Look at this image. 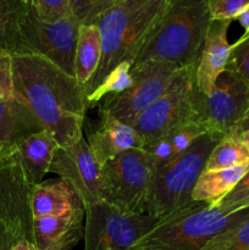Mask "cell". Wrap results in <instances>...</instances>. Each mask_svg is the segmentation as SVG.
Returning <instances> with one entry per match:
<instances>
[{
  "instance_id": "1",
  "label": "cell",
  "mask_w": 249,
  "mask_h": 250,
  "mask_svg": "<svg viewBox=\"0 0 249 250\" xmlns=\"http://www.w3.org/2000/svg\"><path fill=\"white\" fill-rule=\"evenodd\" d=\"M15 95L27 104L38 121L67 148L83 137L88 107L84 87L48 59L32 54L12 55Z\"/></svg>"
},
{
  "instance_id": "2",
  "label": "cell",
  "mask_w": 249,
  "mask_h": 250,
  "mask_svg": "<svg viewBox=\"0 0 249 250\" xmlns=\"http://www.w3.org/2000/svg\"><path fill=\"white\" fill-rule=\"evenodd\" d=\"M170 0H120L99 17L102 59L97 71L84 85L85 94L95 89L119 63L134 65L142 48L160 22Z\"/></svg>"
},
{
  "instance_id": "3",
  "label": "cell",
  "mask_w": 249,
  "mask_h": 250,
  "mask_svg": "<svg viewBox=\"0 0 249 250\" xmlns=\"http://www.w3.org/2000/svg\"><path fill=\"white\" fill-rule=\"evenodd\" d=\"M210 22L208 0H170L134 63L158 59L195 68Z\"/></svg>"
},
{
  "instance_id": "4",
  "label": "cell",
  "mask_w": 249,
  "mask_h": 250,
  "mask_svg": "<svg viewBox=\"0 0 249 250\" xmlns=\"http://www.w3.org/2000/svg\"><path fill=\"white\" fill-rule=\"evenodd\" d=\"M249 219V208L225 214L207 203L160 217L127 250H202L208 241Z\"/></svg>"
},
{
  "instance_id": "5",
  "label": "cell",
  "mask_w": 249,
  "mask_h": 250,
  "mask_svg": "<svg viewBox=\"0 0 249 250\" xmlns=\"http://www.w3.org/2000/svg\"><path fill=\"white\" fill-rule=\"evenodd\" d=\"M221 139L217 134L207 132L187 151L166 165L154 168L149 207L150 216L160 219L194 202L192 193L195 183L205 170L212 149Z\"/></svg>"
},
{
  "instance_id": "6",
  "label": "cell",
  "mask_w": 249,
  "mask_h": 250,
  "mask_svg": "<svg viewBox=\"0 0 249 250\" xmlns=\"http://www.w3.org/2000/svg\"><path fill=\"white\" fill-rule=\"evenodd\" d=\"M154 165L144 149H129L102 166L103 203L128 215H149Z\"/></svg>"
},
{
  "instance_id": "7",
  "label": "cell",
  "mask_w": 249,
  "mask_h": 250,
  "mask_svg": "<svg viewBox=\"0 0 249 250\" xmlns=\"http://www.w3.org/2000/svg\"><path fill=\"white\" fill-rule=\"evenodd\" d=\"M199 105L195 68H182L168 89L132 125L141 137L143 148L178 127L200 120Z\"/></svg>"
},
{
  "instance_id": "8",
  "label": "cell",
  "mask_w": 249,
  "mask_h": 250,
  "mask_svg": "<svg viewBox=\"0 0 249 250\" xmlns=\"http://www.w3.org/2000/svg\"><path fill=\"white\" fill-rule=\"evenodd\" d=\"M181 70L171 61L158 59L134 63L131 68V87L120 94L105 97L99 103V111L132 126L137 117L168 89Z\"/></svg>"
},
{
  "instance_id": "9",
  "label": "cell",
  "mask_w": 249,
  "mask_h": 250,
  "mask_svg": "<svg viewBox=\"0 0 249 250\" xmlns=\"http://www.w3.org/2000/svg\"><path fill=\"white\" fill-rule=\"evenodd\" d=\"M32 189L16 146L0 143V221L33 243Z\"/></svg>"
},
{
  "instance_id": "10",
  "label": "cell",
  "mask_w": 249,
  "mask_h": 250,
  "mask_svg": "<svg viewBox=\"0 0 249 250\" xmlns=\"http://www.w3.org/2000/svg\"><path fill=\"white\" fill-rule=\"evenodd\" d=\"M80 26L73 16L60 21H43L28 4L22 26L23 54L43 56L76 77L75 58Z\"/></svg>"
},
{
  "instance_id": "11",
  "label": "cell",
  "mask_w": 249,
  "mask_h": 250,
  "mask_svg": "<svg viewBox=\"0 0 249 250\" xmlns=\"http://www.w3.org/2000/svg\"><path fill=\"white\" fill-rule=\"evenodd\" d=\"M84 210V250H127L158 221L150 215L124 214L105 203Z\"/></svg>"
},
{
  "instance_id": "12",
  "label": "cell",
  "mask_w": 249,
  "mask_h": 250,
  "mask_svg": "<svg viewBox=\"0 0 249 250\" xmlns=\"http://www.w3.org/2000/svg\"><path fill=\"white\" fill-rule=\"evenodd\" d=\"M199 111L209 132L221 138L234 134L249 112V83L226 70L209 94L200 93Z\"/></svg>"
},
{
  "instance_id": "13",
  "label": "cell",
  "mask_w": 249,
  "mask_h": 250,
  "mask_svg": "<svg viewBox=\"0 0 249 250\" xmlns=\"http://www.w3.org/2000/svg\"><path fill=\"white\" fill-rule=\"evenodd\" d=\"M49 172L56 173L72 186L84 209L103 203L102 167L84 137L67 148L59 146Z\"/></svg>"
},
{
  "instance_id": "14",
  "label": "cell",
  "mask_w": 249,
  "mask_h": 250,
  "mask_svg": "<svg viewBox=\"0 0 249 250\" xmlns=\"http://www.w3.org/2000/svg\"><path fill=\"white\" fill-rule=\"evenodd\" d=\"M231 20H211L195 66V84L203 95L211 92L215 82L226 71L231 54L227 31Z\"/></svg>"
},
{
  "instance_id": "15",
  "label": "cell",
  "mask_w": 249,
  "mask_h": 250,
  "mask_svg": "<svg viewBox=\"0 0 249 250\" xmlns=\"http://www.w3.org/2000/svg\"><path fill=\"white\" fill-rule=\"evenodd\" d=\"M85 210L81 207L55 216L33 220L37 250H70L84 237Z\"/></svg>"
},
{
  "instance_id": "16",
  "label": "cell",
  "mask_w": 249,
  "mask_h": 250,
  "mask_svg": "<svg viewBox=\"0 0 249 250\" xmlns=\"http://www.w3.org/2000/svg\"><path fill=\"white\" fill-rule=\"evenodd\" d=\"M99 124L88 134L87 143L95 161L102 167L105 163L129 149H143L141 137L133 126L99 111Z\"/></svg>"
},
{
  "instance_id": "17",
  "label": "cell",
  "mask_w": 249,
  "mask_h": 250,
  "mask_svg": "<svg viewBox=\"0 0 249 250\" xmlns=\"http://www.w3.org/2000/svg\"><path fill=\"white\" fill-rule=\"evenodd\" d=\"M81 207L83 204L72 186L60 177L42 182L32 189L31 209L33 220L55 216Z\"/></svg>"
},
{
  "instance_id": "18",
  "label": "cell",
  "mask_w": 249,
  "mask_h": 250,
  "mask_svg": "<svg viewBox=\"0 0 249 250\" xmlns=\"http://www.w3.org/2000/svg\"><path fill=\"white\" fill-rule=\"evenodd\" d=\"M43 131V126L22 100L0 98V143L16 146L29 136Z\"/></svg>"
},
{
  "instance_id": "19",
  "label": "cell",
  "mask_w": 249,
  "mask_h": 250,
  "mask_svg": "<svg viewBox=\"0 0 249 250\" xmlns=\"http://www.w3.org/2000/svg\"><path fill=\"white\" fill-rule=\"evenodd\" d=\"M16 148L29 183L33 187L41 185L44 175L50 170L59 144L43 129L20 142Z\"/></svg>"
},
{
  "instance_id": "20",
  "label": "cell",
  "mask_w": 249,
  "mask_h": 250,
  "mask_svg": "<svg viewBox=\"0 0 249 250\" xmlns=\"http://www.w3.org/2000/svg\"><path fill=\"white\" fill-rule=\"evenodd\" d=\"M207 132L209 131L204 122L198 120L168 132L143 149L150 158L154 168L160 167L187 151Z\"/></svg>"
},
{
  "instance_id": "21",
  "label": "cell",
  "mask_w": 249,
  "mask_h": 250,
  "mask_svg": "<svg viewBox=\"0 0 249 250\" xmlns=\"http://www.w3.org/2000/svg\"><path fill=\"white\" fill-rule=\"evenodd\" d=\"M248 170L249 163L225 170H204L193 189V200L207 203L210 208H215Z\"/></svg>"
},
{
  "instance_id": "22",
  "label": "cell",
  "mask_w": 249,
  "mask_h": 250,
  "mask_svg": "<svg viewBox=\"0 0 249 250\" xmlns=\"http://www.w3.org/2000/svg\"><path fill=\"white\" fill-rule=\"evenodd\" d=\"M27 11L28 2L24 0H0V50L23 54L22 26Z\"/></svg>"
},
{
  "instance_id": "23",
  "label": "cell",
  "mask_w": 249,
  "mask_h": 250,
  "mask_svg": "<svg viewBox=\"0 0 249 250\" xmlns=\"http://www.w3.org/2000/svg\"><path fill=\"white\" fill-rule=\"evenodd\" d=\"M102 59V38L97 24H81L75 58V72L84 87L97 71Z\"/></svg>"
},
{
  "instance_id": "24",
  "label": "cell",
  "mask_w": 249,
  "mask_h": 250,
  "mask_svg": "<svg viewBox=\"0 0 249 250\" xmlns=\"http://www.w3.org/2000/svg\"><path fill=\"white\" fill-rule=\"evenodd\" d=\"M249 163V148L238 134H228L215 146L205 170H225Z\"/></svg>"
},
{
  "instance_id": "25",
  "label": "cell",
  "mask_w": 249,
  "mask_h": 250,
  "mask_svg": "<svg viewBox=\"0 0 249 250\" xmlns=\"http://www.w3.org/2000/svg\"><path fill=\"white\" fill-rule=\"evenodd\" d=\"M132 66L133 65L131 62H121L114 70L110 71L102 83L87 95L90 106L99 104L105 97L120 94L128 89L133 83V77L131 73Z\"/></svg>"
},
{
  "instance_id": "26",
  "label": "cell",
  "mask_w": 249,
  "mask_h": 250,
  "mask_svg": "<svg viewBox=\"0 0 249 250\" xmlns=\"http://www.w3.org/2000/svg\"><path fill=\"white\" fill-rule=\"evenodd\" d=\"M202 250H249V219L212 237Z\"/></svg>"
},
{
  "instance_id": "27",
  "label": "cell",
  "mask_w": 249,
  "mask_h": 250,
  "mask_svg": "<svg viewBox=\"0 0 249 250\" xmlns=\"http://www.w3.org/2000/svg\"><path fill=\"white\" fill-rule=\"evenodd\" d=\"M120 0H68L71 14L81 24H95Z\"/></svg>"
},
{
  "instance_id": "28",
  "label": "cell",
  "mask_w": 249,
  "mask_h": 250,
  "mask_svg": "<svg viewBox=\"0 0 249 250\" xmlns=\"http://www.w3.org/2000/svg\"><path fill=\"white\" fill-rule=\"evenodd\" d=\"M215 208L225 214H231L249 208V170L232 188L231 192L227 193L215 205Z\"/></svg>"
},
{
  "instance_id": "29",
  "label": "cell",
  "mask_w": 249,
  "mask_h": 250,
  "mask_svg": "<svg viewBox=\"0 0 249 250\" xmlns=\"http://www.w3.org/2000/svg\"><path fill=\"white\" fill-rule=\"evenodd\" d=\"M226 70L236 73L249 83V34L244 33L231 45V54Z\"/></svg>"
},
{
  "instance_id": "30",
  "label": "cell",
  "mask_w": 249,
  "mask_h": 250,
  "mask_svg": "<svg viewBox=\"0 0 249 250\" xmlns=\"http://www.w3.org/2000/svg\"><path fill=\"white\" fill-rule=\"evenodd\" d=\"M37 16L45 22L60 21L72 16L68 0H28Z\"/></svg>"
},
{
  "instance_id": "31",
  "label": "cell",
  "mask_w": 249,
  "mask_h": 250,
  "mask_svg": "<svg viewBox=\"0 0 249 250\" xmlns=\"http://www.w3.org/2000/svg\"><path fill=\"white\" fill-rule=\"evenodd\" d=\"M249 0H208L211 20H236Z\"/></svg>"
},
{
  "instance_id": "32",
  "label": "cell",
  "mask_w": 249,
  "mask_h": 250,
  "mask_svg": "<svg viewBox=\"0 0 249 250\" xmlns=\"http://www.w3.org/2000/svg\"><path fill=\"white\" fill-rule=\"evenodd\" d=\"M14 81H12V55L0 50V98H15Z\"/></svg>"
},
{
  "instance_id": "33",
  "label": "cell",
  "mask_w": 249,
  "mask_h": 250,
  "mask_svg": "<svg viewBox=\"0 0 249 250\" xmlns=\"http://www.w3.org/2000/svg\"><path fill=\"white\" fill-rule=\"evenodd\" d=\"M20 237L7 225L0 221V250H14Z\"/></svg>"
},
{
  "instance_id": "34",
  "label": "cell",
  "mask_w": 249,
  "mask_h": 250,
  "mask_svg": "<svg viewBox=\"0 0 249 250\" xmlns=\"http://www.w3.org/2000/svg\"><path fill=\"white\" fill-rule=\"evenodd\" d=\"M237 21L242 24V27L244 28V33L249 34V4L237 15L236 17Z\"/></svg>"
},
{
  "instance_id": "35",
  "label": "cell",
  "mask_w": 249,
  "mask_h": 250,
  "mask_svg": "<svg viewBox=\"0 0 249 250\" xmlns=\"http://www.w3.org/2000/svg\"><path fill=\"white\" fill-rule=\"evenodd\" d=\"M14 250H37L34 244L32 242L27 241V239H20L14 247Z\"/></svg>"
},
{
  "instance_id": "36",
  "label": "cell",
  "mask_w": 249,
  "mask_h": 250,
  "mask_svg": "<svg viewBox=\"0 0 249 250\" xmlns=\"http://www.w3.org/2000/svg\"><path fill=\"white\" fill-rule=\"evenodd\" d=\"M247 129H249V112H248V115L244 117L243 121L241 122V125L238 126V128H237L236 133L234 134H239V133H242V132L247 131Z\"/></svg>"
},
{
  "instance_id": "37",
  "label": "cell",
  "mask_w": 249,
  "mask_h": 250,
  "mask_svg": "<svg viewBox=\"0 0 249 250\" xmlns=\"http://www.w3.org/2000/svg\"><path fill=\"white\" fill-rule=\"evenodd\" d=\"M238 136H239V138H241L242 141H243L244 143H246V146L249 148V129H247V131L242 132V133H239Z\"/></svg>"
},
{
  "instance_id": "38",
  "label": "cell",
  "mask_w": 249,
  "mask_h": 250,
  "mask_svg": "<svg viewBox=\"0 0 249 250\" xmlns=\"http://www.w3.org/2000/svg\"><path fill=\"white\" fill-rule=\"evenodd\" d=\"M24 1H26V2H28V0H24Z\"/></svg>"
}]
</instances>
